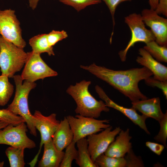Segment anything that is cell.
Masks as SVG:
<instances>
[{"label": "cell", "instance_id": "cell-1", "mask_svg": "<svg viewBox=\"0 0 167 167\" xmlns=\"http://www.w3.org/2000/svg\"><path fill=\"white\" fill-rule=\"evenodd\" d=\"M80 67L108 83L128 97L131 102L148 98L138 86L140 81L153 75L152 72L145 67L118 71L98 66L94 63L89 66L80 65Z\"/></svg>", "mask_w": 167, "mask_h": 167}, {"label": "cell", "instance_id": "cell-6", "mask_svg": "<svg viewBox=\"0 0 167 167\" xmlns=\"http://www.w3.org/2000/svg\"><path fill=\"white\" fill-rule=\"evenodd\" d=\"M73 134V141L75 143L79 139L95 134L110 126L106 123L109 120H99L92 117L77 114L74 117H66Z\"/></svg>", "mask_w": 167, "mask_h": 167}, {"label": "cell", "instance_id": "cell-36", "mask_svg": "<svg viewBox=\"0 0 167 167\" xmlns=\"http://www.w3.org/2000/svg\"><path fill=\"white\" fill-rule=\"evenodd\" d=\"M158 1L159 0H148L150 8L155 10L157 6Z\"/></svg>", "mask_w": 167, "mask_h": 167}, {"label": "cell", "instance_id": "cell-21", "mask_svg": "<svg viewBox=\"0 0 167 167\" xmlns=\"http://www.w3.org/2000/svg\"><path fill=\"white\" fill-rule=\"evenodd\" d=\"M22 147L10 146L6 150L5 153L8 158L11 167H24V150Z\"/></svg>", "mask_w": 167, "mask_h": 167}, {"label": "cell", "instance_id": "cell-14", "mask_svg": "<svg viewBox=\"0 0 167 167\" xmlns=\"http://www.w3.org/2000/svg\"><path fill=\"white\" fill-rule=\"evenodd\" d=\"M139 54L136 62L139 64L145 67L150 71L153 75V77L162 81H167V67L154 59L143 48L139 49Z\"/></svg>", "mask_w": 167, "mask_h": 167}, {"label": "cell", "instance_id": "cell-11", "mask_svg": "<svg viewBox=\"0 0 167 167\" xmlns=\"http://www.w3.org/2000/svg\"><path fill=\"white\" fill-rule=\"evenodd\" d=\"M112 128L110 126L98 134H93L87 136L88 151L94 162L99 156L105 152L122 130L119 126L113 130Z\"/></svg>", "mask_w": 167, "mask_h": 167}, {"label": "cell", "instance_id": "cell-15", "mask_svg": "<svg viewBox=\"0 0 167 167\" xmlns=\"http://www.w3.org/2000/svg\"><path fill=\"white\" fill-rule=\"evenodd\" d=\"M116 139L109 145L104 153L107 156L117 158L123 157L132 149L130 142L132 137L130 135V130H121Z\"/></svg>", "mask_w": 167, "mask_h": 167}, {"label": "cell", "instance_id": "cell-23", "mask_svg": "<svg viewBox=\"0 0 167 167\" xmlns=\"http://www.w3.org/2000/svg\"><path fill=\"white\" fill-rule=\"evenodd\" d=\"M5 75H0V106L5 105L11 97L14 90V86Z\"/></svg>", "mask_w": 167, "mask_h": 167}, {"label": "cell", "instance_id": "cell-22", "mask_svg": "<svg viewBox=\"0 0 167 167\" xmlns=\"http://www.w3.org/2000/svg\"><path fill=\"white\" fill-rule=\"evenodd\" d=\"M143 48L158 62H167V46L160 45L153 41L146 44Z\"/></svg>", "mask_w": 167, "mask_h": 167}, {"label": "cell", "instance_id": "cell-3", "mask_svg": "<svg viewBox=\"0 0 167 167\" xmlns=\"http://www.w3.org/2000/svg\"><path fill=\"white\" fill-rule=\"evenodd\" d=\"M13 78L15 85V96L12 102L6 109L16 115L21 117L26 123L30 133L36 136V129L33 122V117L28 106V97L30 92L36 86V84L23 80L21 75H15Z\"/></svg>", "mask_w": 167, "mask_h": 167}, {"label": "cell", "instance_id": "cell-33", "mask_svg": "<svg viewBox=\"0 0 167 167\" xmlns=\"http://www.w3.org/2000/svg\"><path fill=\"white\" fill-rule=\"evenodd\" d=\"M145 145L152 152L158 156L161 155L165 147L162 144L150 141L146 142Z\"/></svg>", "mask_w": 167, "mask_h": 167}, {"label": "cell", "instance_id": "cell-32", "mask_svg": "<svg viewBox=\"0 0 167 167\" xmlns=\"http://www.w3.org/2000/svg\"><path fill=\"white\" fill-rule=\"evenodd\" d=\"M105 3L111 13L113 23V28L115 24L114 14L118 6L121 3L126 1H131L132 0H101Z\"/></svg>", "mask_w": 167, "mask_h": 167}, {"label": "cell", "instance_id": "cell-25", "mask_svg": "<svg viewBox=\"0 0 167 167\" xmlns=\"http://www.w3.org/2000/svg\"><path fill=\"white\" fill-rule=\"evenodd\" d=\"M75 143L72 141L66 148L64 156L60 164V167H71L74 160L76 158L78 151L75 148Z\"/></svg>", "mask_w": 167, "mask_h": 167}, {"label": "cell", "instance_id": "cell-10", "mask_svg": "<svg viewBox=\"0 0 167 167\" xmlns=\"http://www.w3.org/2000/svg\"><path fill=\"white\" fill-rule=\"evenodd\" d=\"M33 116L34 125L40 133L41 140L38 152L29 163L31 167H34L35 165L43 145L52 139L60 123V121L57 119V115L55 113L45 116L40 111L36 110Z\"/></svg>", "mask_w": 167, "mask_h": 167}, {"label": "cell", "instance_id": "cell-20", "mask_svg": "<svg viewBox=\"0 0 167 167\" xmlns=\"http://www.w3.org/2000/svg\"><path fill=\"white\" fill-rule=\"evenodd\" d=\"M33 52L41 54L42 53H47L50 56L54 55L53 47L49 45L46 34H39L31 38L29 41Z\"/></svg>", "mask_w": 167, "mask_h": 167}, {"label": "cell", "instance_id": "cell-9", "mask_svg": "<svg viewBox=\"0 0 167 167\" xmlns=\"http://www.w3.org/2000/svg\"><path fill=\"white\" fill-rule=\"evenodd\" d=\"M27 126L25 122L17 125L9 124L0 129V144L32 149L36 147L35 142L28 137Z\"/></svg>", "mask_w": 167, "mask_h": 167}, {"label": "cell", "instance_id": "cell-28", "mask_svg": "<svg viewBox=\"0 0 167 167\" xmlns=\"http://www.w3.org/2000/svg\"><path fill=\"white\" fill-rule=\"evenodd\" d=\"M160 125V130L157 135L154 137L156 141L161 143L167 148V112L166 111L163 118L159 122Z\"/></svg>", "mask_w": 167, "mask_h": 167}, {"label": "cell", "instance_id": "cell-8", "mask_svg": "<svg viewBox=\"0 0 167 167\" xmlns=\"http://www.w3.org/2000/svg\"><path fill=\"white\" fill-rule=\"evenodd\" d=\"M27 57L21 77L24 80L31 82L45 78L57 76L58 73L42 60L40 54L32 51L27 52Z\"/></svg>", "mask_w": 167, "mask_h": 167}, {"label": "cell", "instance_id": "cell-37", "mask_svg": "<svg viewBox=\"0 0 167 167\" xmlns=\"http://www.w3.org/2000/svg\"><path fill=\"white\" fill-rule=\"evenodd\" d=\"M8 124L7 123L0 120V129L4 128Z\"/></svg>", "mask_w": 167, "mask_h": 167}, {"label": "cell", "instance_id": "cell-17", "mask_svg": "<svg viewBox=\"0 0 167 167\" xmlns=\"http://www.w3.org/2000/svg\"><path fill=\"white\" fill-rule=\"evenodd\" d=\"M43 145V154L39 162L38 167H59L64 156V152L57 150L52 139L45 143Z\"/></svg>", "mask_w": 167, "mask_h": 167}, {"label": "cell", "instance_id": "cell-19", "mask_svg": "<svg viewBox=\"0 0 167 167\" xmlns=\"http://www.w3.org/2000/svg\"><path fill=\"white\" fill-rule=\"evenodd\" d=\"M76 143L78 148L77 156L75 160L76 164L80 167H97L91 157L87 139H80Z\"/></svg>", "mask_w": 167, "mask_h": 167}, {"label": "cell", "instance_id": "cell-26", "mask_svg": "<svg viewBox=\"0 0 167 167\" xmlns=\"http://www.w3.org/2000/svg\"><path fill=\"white\" fill-rule=\"evenodd\" d=\"M62 3L71 6L78 12L89 6L101 3V0H58Z\"/></svg>", "mask_w": 167, "mask_h": 167}, {"label": "cell", "instance_id": "cell-13", "mask_svg": "<svg viewBox=\"0 0 167 167\" xmlns=\"http://www.w3.org/2000/svg\"><path fill=\"white\" fill-rule=\"evenodd\" d=\"M95 89L99 97L105 101L108 107L113 108L120 111L134 124L144 130L147 134H150L145 123V121L148 118L147 117L143 114L139 115L136 110L132 108H126L116 103L108 96L103 89L99 86H96Z\"/></svg>", "mask_w": 167, "mask_h": 167}, {"label": "cell", "instance_id": "cell-16", "mask_svg": "<svg viewBox=\"0 0 167 167\" xmlns=\"http://www.w3.org/2000/svg\"><path fill=\"white\" fill-rule=\"evenodd\" d=\"M132 107L148 118H151L158 122L163 118L165 113L161 109L159 97H154L131 102Z\"/></svg>", "mask_w": 167, "mask_h": 167}, {"label": "cell", "instance_id": "cell-12", "mask_svg": "<svg viewBox=\"0 0 167 167\" xmlns=\"http://www.w3.org/2000/svg\"><path fill=\"white\" fill-rule=\"evenodd\" d=\"M141 15L144 23L151 28L155 41L160 45L167 46V19L151 8L143 9Z\"/></svg>", "mask_w": 167, "mask_h": 167}, {"label": "cell", "instance_id": "cell-29", "mask_svg": "<svg viewBox=\"0 0 167 167\" xmlns=\"http://www.w3.org/2000/svg\"><path fill=\"white\" fill-rule=\"evenodd\" d=\"M68 35L64 30L61 31L53 30L47 34V39L50 46L53 47L58 41L66 38Z\"/></svg>", "mask_w": 167, "mask_h": 167}, {"label": "cell", "instance_id": "cell-35", "mask_svg": "<svg viewBox=\"0 0 167 167\" xmlns=\"http://www.w3.org/2000/svg\"><path fill=\"white\" fill-rule=\"evenodd\" d=\"M40 0H28L29 6L33 10L35 9Z\"/></svg>", "mask_w": 167, "mask_h": 167}, {"label": "cell", "instance_id": "cell-5", "mask_svg": "<svg viewBox=\"0 0 167 167\" xmlns=\"http://www.w3.org/2000/svg\"><path fill=\"white\" fill-rule=\"evenodd\" d=\"M125 22L129 27L131 32V37L126 47L118 53L122 62L126 60L127 53L132 47L138 42L146 44L153 41L155 38L151 30L147 29L142 19L141 14L133 13L125 18Z\"/></svg>", "mask_w": 167, "mask_h": 167}, {"label": "cell", "instance_id": "cell-7", "mask_svg": "<svg viewBox=\"0 0 167 167\" xmlns=\"http://www.w3.org/2000/svg\"><path fill=\"white\" fill-rule=\"evenodd\" d=\"M20 22L11 9L0 10V34L17 46L24 49L26 43L23 39Z\"/></svg>", "mask_w": 167, "mask_h": 167}, {"label": "cell", "instance_id": "cell-30", "mask_svg": "<svg viewBox=\"0 0 167 167\" xmlns=\"http://www.w3.org/2000/svg\"><path fill=\"white\" fill-rule=\"evenodd\" d=\"M124 158L126 161V167L144 166L141 157L136 156L132 149Z\"/></svg>", "mask_w": 167, "mask_h": 167}, {"label": "cell", "instance_id": "cell-34", "mask_svg": "<svg viewBox=\"0 0 167 167\" xmlns=\"http://www.w3.org/2000/svg\"><path fill=\"white\" fill-rule=\"evenodd\" d=\"M155 11L158 14H162L167 17V0H159L158 4Z\"/></svg>", "mask_w": 167, "mask_h": 167}, {"label": "cell", "instance_id": "cell-18", "mask_svg": "<svg viewBox=\"0 0 167 167\" xmlns=\"http://www.w3.org/2000/svg\"><path fill=\"white\" fill-rule=\"evenodd\" d=\"M73 138V132L66 117H65L64 119L60 121L52 137L53 143L58 151H62L72 141Z\"/></svg>", "mask_w": 167, "mask_h": 167}, {"label": "cell", "instance_id": "cell-31", "mask_svg": "<svg viewBox=\"0 0 167 167\" xmlns=\"http://www.w3.org/2000/svg\"><path fill=\"white\" fill-rule=\"evenodd\" d=\"M148 86L156 87L161 90L166 99H167V81H162L150 76L144 79Z\"/></svg>", "mask_w": 167, "mask_h": 167}, {"label": "cell", "instance_id": "cell-24", "mask_svg": "<svg viewBox=\"0 0 167 167\" xmlns=\"http://www.w3.org/2000/svg\"><path fill=\"white\" fill-rule=\"evenodd\" d=\"M94 163L97 167H126V161L124 157H112L106 155L104 153L99 156Z\"/></svg>", "mask_w": 167, "mask_h": 167}, {"label": "cell", "instance_id": "cell-4", "mask_svg": "<svg viewBox=\"0 0 167 167\" xmlns=\"http://www.w3.org/2000/svg\"><path fill=\"white\" fill-rule=\"evenodd\" d=\"M27 53L0 36V68L2 75L13 78L24 65Z\"/></svg>", "mask_w": 167, "mask_h": 167}, {"label": "cell", "instance_id": "cell-2", "mask_svg": "<svg viewBox=\"0 0 167 167\" xmlns=\"http://www.w3.org/2000/svg\"><path fill=\"white\" fill-rule=\"evenodd\" d=\"M91 83L90 81L83 80L74 85H71L66 92L76 103L75 111L76 114L96 118L102 112H109V109L103 101L97 100L89 92L88 87Z\"/></svg>", "mask_w": 167, "mask_h": 167}, {"label": "cell", "instance_id": "cell-27", "mask_svg": "<svg viewBox=\"0 0 167 167\" xmlns=\"http://www.w3.org/2000/svg\"><path fill=\"white\" fill-rule=\"evenodd\" d=\"M0 120L15 126L25 122L21 117L13 114L6 109H0Z\"/></svg>", "mask_w": 167, "mask_h": 167}]
</instances>
